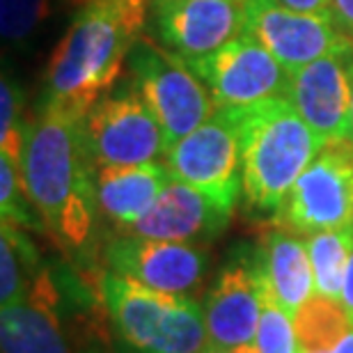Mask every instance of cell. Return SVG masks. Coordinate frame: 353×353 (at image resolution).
<instances>
[{
    "instance_id": "cell-28",
    "label": "cell",
    "mask_w": 353,
    "mask_h": 353,
    "mask_svg": "<svg viewBox=\"0 0 353 353\" xmlns=\"http://www.w3.org/2000/svg\"><path fill=\"white\" fill-rule=\"evenodd\" d=\"M342 307L344 312L349 314L351 319V326H353V255L349 259V266H347V275H344V285H342Z\"/></svg>"
},
{
    "instance_id": "cell-29",
    "label": "cell",
    "mask_w": 353,
    "mask_h": 353,
    "mask_svg": "<svg viewBox=\"0 0 353 353\" xmlns=\"http://www.w3.org/2000/svg\"><path fill=\"white\" fill-rule=\"evenodd\" d=\"M326 353H353V328L347 333V337L337 344L335 349H330V351H326Z\"/></svg>"
},
{
    "instance_id": "cell-11",
    "label": "cell",
    "mask_w": 353,
    "mask_h": 353,
    "mask_svg": "<svg viewBox=\"0 0 353 353\" xmlns=\"http://www.w3.org/2000/svg\"><path fill=\"white\" fill-rule=\"evenodd\" d=\"M264 271L257 248H239L223 264L207 299L204 323L207 347L245 349L255 347L259 314H262Z\"/></svg>"
},
{
    "instance_id": "cell-18",
    "label": "cell",
    "mask_w": 353,
    "mask_h": 353,
    "mask_svg": "<svg viewBox=\"0 0 353 353\" xmlns=\"http://www.w3.org/2000/svg\"><path fill=\"white\" fill-rule=\"evenodd\" d=\"M268 292L294 316L314 296V271L307 241L287 228L271 230L259 243Z\"/></svg>"
},
{
    "instance_id": "cell-20",
    "label": "cell",
    "mask_w": 353,
    "mask_h": 353,
    "mask_svg": "<svg viewBox=\"0 0 353 353\" xmlns=\"http://www.w3.org/2000/svg\"><path fill=\"white\" fill-rule=\"evenodd\" d=\"M305 241L314 271V294L340 303L344 275L353 255V225L314 232L305 236Z\"/></svg>"
},
{
    "instance_id": "cell-15",
    "label": "cell",
    "mask_w": 353,
    "mask_h": 353,
    "mask_svg": "<svg viewBox=\"0 0 353 353\" xmlns=\"http://www.w3.org/2000/svg\"><path fill=\"white\" fill-rule=\"evenodd\" d=\"M234 211L188 183L172 179L150 211L117 234L202 245L221 236Z\"/></svg>"
},
{
    "instance_id": "cell-9",
    "label": "cell",
    "mask_w": 353,
    "mask_h": 353,
    "mask_svg": "<svg viewBox=\"0 0 353 353\" xmlns=\"http://www.w3.org/2000/svg\"><path fill=\"white\" fill-rule=\"evenodd\" d=\"M241 34L264 46L292 74L328 53L353 48V39L330 19L296 12L280 0H243Z\"/></svg>"
},
{
    "instance_id": "cell-13",
    "label": "cell",
    "mask_w": 353,
    "mask_h": 353,
    "mask_svg": "<svg viewBox=\"0 0 353 353\" xmlns=\"http://www.w3.org/2000/svg\"><path fill=\"white\" fill-rule=\"evenodd\" d=\"M351 69L353 48L328 53L292 74L287 99L323 145L353 140Z\"/></svg>"
},
{
    "instance_id": "cell-26",
    "label": "cell",
    "mask_w": 353,
    "mask_h": 353,
    "mask_svg": "<svg viewBox=\"0 0 353 353\" xmlns=\"http://www.w3.org/2000/svg\"><path fill=\"white\" fill-rule=\"evenodd\" d=\"M282 5L292 7L296 12L312 14V17L333 21V0H280Z\"/></svg>"
},
{
    "instance_id": "cell-31",
    "label": "cell",
    "mask_w": 353,
    "mask_h": 353,
    "mask_svg": "<svg viewBox=\"0 0 353 353\" xmlns=\"http://www.w3.org/2000/svg\"><path fill=\"white\" fill-rule=\"evenodd\" d=\"M351 129H353V69H351Z\"/></svg>"
},
{
    "instance_id": "cell-14",
    "label": "cell",
    "mask_w": 353,
    "mask_h": 353,
    "mask_svg": "<svg viewBox=\"0 0 353 353\" xmlns=\"http://www.w3.org/2000/svg\"><path fill=\"white\" fill-rule=\"evenodd\" d=\"M154 34L183 60L202 58L241 34V5L230 0H152Z\"/></svg>"
},
{
    "instance_id": "cell-19",
    "label": "cell",
    "mask_w": 353,
    "mask_h": 353,
    "mask_svg": "<svg viewBox=\"0 0 353 353\" xmlns=\"http://www.w3.org/2000/svg\"><path fill=\"white\" fill-rule=\"evenodd\" d=\"M41 271L39 252L21 228L0 225V303L12 305L28 299L34 275Z\"/></svg>"
},
{
    "instance_id": "cell-17",
    "label": "cell",
    "mask_w": 353,
    "mask_h": 353,
    "mask_svg": "<svg viewBox=\"0 0 353 353\" xmlns=\"http://www.w3.org/2000/svg\"><path fill=\"white\" fill-rule=\"evenodd\" d=\"M94 181L99 214L117 232H124L150 211L172 181V174L159 161L143 165H99Z\"/></svg>"
},
{
    "instance_id": "cell-4",
    "label": "cell",
    "mask_w": 353,
    "mask_h": 353,
    "mask_svg": "<svg viewBox=\"0 0 353 353\" xmlns=\"http://www.w3.org/2000/svg\"><path fill=\"white\" fill-rule=\"evenodd\" d=\"M117 353H200L207 347L204 310L195 299L157 292L105 271L97 280Z\"/></svg>"
},
{
    "instance_id": "cell-33",
    "label": "cell",
    "mask_w": 353,
    "mask_h": 353,
    "mask_svg": "<svg viewBox=\"0 0 353 353\" xmlns=\"http://www.w3.org/2000/svg\"><path fill=\"white\" fill-rule=\"evenodd\" d=\"M88 353H99V351H88Z\"/></svg>"
},
{
    "instance_id": "cell-25",
    "label": "cell",
    "mask_w": 353,
    "mask_h": 353,
    "mask_svg": "<svg viewBox=\"0 0 353 353\" xmlns=\"http://www.w3.org/2000/svg\"><path fill=\"white\" fill-rule=\"evenodd\" d=\"M51 12V0H0L3 39L12 46L26 44Z\"/></svg>"
},
{
    "instance_id": "cell-1",
    "label": "cell",
    "mask_w": 353,
    "mask_h": 353,
    "mask_svg": "<svg viewBox=\"0 0 353 353\" xmlns=\"http://www.w3.org/2000/svg\"><path fill=\"white\" fill-rule=\"evenodd\" d=\"M21 174L48 234L62 248H85L99 214L85 112L46 101L39 115L26 124Z\"/></svg>"
},
{
    "instance_id": "cell-5",
    "label": "cell",
    "mask_w": 353,
    "mask_h": 353,
    "mask_svg": "<svg viewBox=\"0 0 353 353\" xmlns=\"http://www.w3.org/2000/svg\"><path fill=\"white\" fill-rule=\"evenodd\" d=\"M126 67L163 129L168 150L216 112L207 85L188 62L147 34H140L133 44Z\"/></svg>"
},
{
    "instance_id": "cell-22",
    "label": "cell",
    "mask_w": 353,
    "mask_h": 353,
    "mask_svg": "<svg viewBox=\"0 0 353 353\" xmlns=\"http://www.w3.org/2000/svg\"><path fill=\"white\" fill-rule=\"evenodd\" d=\"M0 211L3 221L21 230L46 232V225L26 190L21 165L5 154H0Z\"/></svg>"
},
{
    "instance_id": "cell-3",
    "label": "cell",
    "mask_w": 353,
    "mask_h": 353,
    "mask_svg": "<svg viewBox=\"0 0 353 353\" xmlns=\"http://www.w3.org/2000/svg\"><path fill=\"white\" fill-rule=\"evenodd\" d=\"M236 115L243 200L252 211L278 221L289 190L321 152L323 143L287 97L239 105Z\"/></svg>"
},
{
    "instance_id": "cell-21",
    "label": "cell",
    "mask_w": 353,
    "mask_h": 353,
    "mask_svg": "<svg viewBox=\"0 0 353 353\" xmlns=\"http://www.w3.org/2000/svg\"><path fill=\"white\" fill-rule=\"evenodd\" d=\"M299 353H326L335 349L353 328L342 303L312 296L294 316Z\"/></svg>"
},
{
    "instance_id": "cell-32",
    "label": "cell",
    "mask_w": 353,
    "mask_h": 353,
    "mask_svg": "<svg viewBox=\"0 0 353 353\" xmlns=\"http://www.w3.org/2000/svg\"><path fill=\"white\" fill-rule=\"evenodd\" d=\"M230 3H239V5H241V3H243V0H230Z\"/></svg>"
},
{
    "instance_id": "cell-30",
    "label": "cell",
    "mask_w": 353,
    "mask_h": 353,
    "mask_svg": "<svg viewBox=\"0 0 353 353\" xmlns=\"http://www.w3.org/2000/svg\"><path fill=\"white\" fill-rule=\"evenodd\" d=\"M200 353H257L255 347H245V349H214V347H204Z\"/></svg>"
},
{
    "instance_id": "cell-8",
    "label": "cell",
    "mask_w": 353,
    "mask_h": 353,
    "mask_svg": "<svg viewBox=\"0 0 353 353\" xmlns=\"http://www.w3.org/2000/svg\"><path fill=\"white\" fill-rule=\"evenodd\" d=\"M85 140L94 165H143L165 157V136L136 85L108 90L85 115Z\"/></svg>"
},
{
    "instance_id": "cell-7",
    "label": "cell",
    "mask_w": 353,
    "mask_h": 353,
    "mask_svg": "<svg viewBox=\"0 0 353 353\" xmlns=\"http://www.w3.org/2000/svg\"><path fill=\"white\" fill-rule=\"evenodd\" d=\"M296 234L353 225V140L321 147L289 190L278 221Z\"/></svg>"
},
{
    "instance_id": "cell-12",
    "label": "cell",
    "mask_w": 353,
    "mask_h": 353,
    "mask_svg": "<svg viewBox=\"0 0 353 353\" xmlns=\"http://www.w3.org/2000/svg\"><path fill=\"white\" fill-rule=\"evenodd\" d=\"M105 268L157 292L195 299L204 287L207 252L202 245L115 234L103 248Z\"/></svg>"
},
{
    "instance_id": "cell-16",
    "label": "cell",
    "mask_w": 353,
    "mask_h": 353,
    "mask_svg": "<svg viewBox=\"0 0 353 353\" xmlns=\"http://www.w3.org/2000/svg\"><path fill=\"white\" fill-rule=\"evenodd\" d=\"M3 353H72L62 319V292L46 266L34 275L28 299L3 305Z\"/></svg>"
},
{
    "instance_id": "cell-34",
    "label": "cell",
    "mask_w": 353,
    "mask_h": 353,
    "mask_svg": "<svg viewBox=\"0 0 353 353\" xmlns=\"http://www.w3.org/2000/svg\"><path fill=\"white\" fill-rule=\"evenodd\" d=\"M74 3H79V0H74Z\"/></svg>"
},
{
    "instance_id": "cell-23",
    "label": "cell",
    "mask_w": 353,
    "mask_h": 353,
    "mask_svg": "<svg viewBox=\"0 0 353 353\" xmlns=\"http://www.w3.org/2000/svg\"><path fill=\"white\" fill-rule=\"evenodd\" d=\"M255 349L257 353H299L294 314L275 301V296L268 292L266 280H264L262 314H259Z\"/></svg>"
},
{
    "instance_id": "cell-6",
    "label": "cell",
    "mask_w": 353,
    "mask_h": 353,
    "mask_svg": "<svg viewBox=\"0 0 353 353\" xmlns=\"http://www.w3.org/2000/svg\"><path fill=\"white\" fill-rule=\"evenodd\" d=\"M163 163L172 179L202 190L234 211L243 193L236 108H216L207 122L165 152Z\"/></svg>"
},
{
    "instance_id": "cell-10",
    "label": "cell",
    "mask_w": 353,
    "mask_h": 353,
    "mask_svg": "<svg viewBox=\"0 0 353 353\" xmlns=\"http://www.w3.org/2000/svg\"><path fill=\"white\" fill-rule=\"evenodd\" d=\"M186 62L207 85L216 108H239L262 99L287 97L292 83V72H287L264 46L243 34L214 53Z\"/></svg>"
},
{
    "instance_id": "cell-27",
    "label": "cell",
    "mask_w": 353,
    "mask_h": 353,
    "mask_svg": "<svg viewBox=\"0 0 353 353\" xmlns=\"http://www.w3.org/2000/svg\"><path fill=\"white\" fill-rule=\"evenodd\" d=\"M333 23L342 34L353 39V0H333Z\"/></svg>"
},
{
    "instance_id": "cell-2",
    "label": "cell",
    "mask_w": 353,
    "mask_h": 353,
    "mask_svg": "<svg viewBox=\"0 0 353 353\" xmlns=\"http://www.w3.org/2000/svg\"><path fill=\"white\" fill-rule=\"evenodd\" d=\"M152 0H90L46 67V101L88 110L112 90L143 34Z\"/></svg>"
},
{
    "instance_id": "cell-24",
    "label": "cell",
    "mask_w": 353,
    "mask_h": 353,
    "mask_svg": "<svg viewBox=\"0 0 353 353\" xmlns=\"http://www.w3.org/2000/svg\"><path fill=\"white\" fill-rule=\"evenodd\" d=\"M26 124L21 88L5 74L0 83V154L17 161L19 165L23 163Z\"/></svg>"
},
{
    "instance_id": "cell-35",
    "label": "cell",
    "mask_w": 353,
    "mask_h": 353,
    "mask_svg": "<svg viewBox=\"0 0 353 353\" xmlns=\"http://www.w3.org/2000/svg\"><path fill=\"white\" fill-rule=\"evenodd\" d=\"M88 3H90V0H88Z\"/></svg>"
}]
</instances>
